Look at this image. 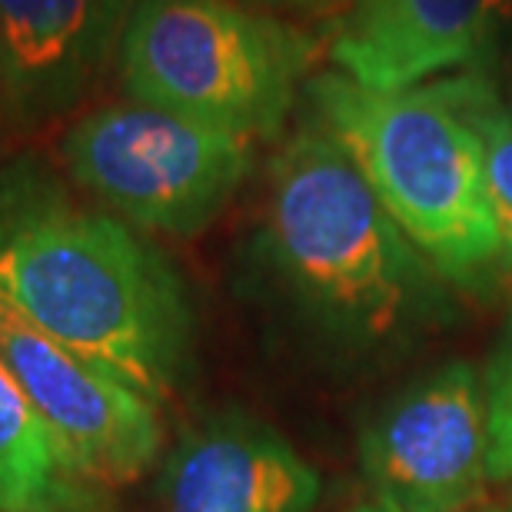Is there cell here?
<instances>
[{
	"instance_id": "cell-1",
	"label": "cell",
	"mask_w": 512,
	"mask_h": 512,
	"mask_svg": "<svg viewBox=\"0 0 512 512\" xmlns=\"http://www.w3.org/2000/svg\"><path fill=\"white\" fill-rule=\"evenodd\" d=\"M0 300L150 403L180 383L187 293L127 220L60 197L14 200L0 217Z\"/></svg>"
},
{
	"instance_id": "cell-2",
	"label": "cell",
	"mask_w": 512,
	"mask_h": 512,
	"mask_svg": "<svg viewBox=\"0 0 512 512\" xmlns=\"http://www.w3.org/2000/svg\"><path fill=\"white\" fill-rule=\"evenodd\" d=\"M306 97L316 127L350 153L436 273L466 283L503 263L483 143L439 87L380 94L330 70L306 84Z\"/></svg>"
},
{
	"instance_id": "cell-3",
	"label": "cell",
	"mask_w": 512,
	"mask_h": 512,
	"mask_svg": "<svg viewBox=\"0 0 512 512\" xmlns=\"http://www.w3.org/2000/svg\"><path fill=\"white\" fill-rule=\"evenodd\" d=\"M266 247L293 293L356 340H386L406 320L426 263L350 153L320 127L276 153Z\"/></svg>"
},
{
	"instance_id": "cell-4",
	"label": "cell",
	"mask_w": 512,
	"mask_h": 512,
	"mask_svg": "<svg viewBox=\"0 0 512 512\" xmlns=\"http://www.w3.org/2000/svg\"><path fill=\"white\" fill-rule=\"evenodd\" d=\"M320 47L243 0H137L117 67L137 104L256 140L283 127Z\"/></svg>"
},
{
	"instance_id": "cell-5",
	"label": "cell",
	"mask_w": 512,
	"mask_h": 512,
	"mask_svg": "<svg viewBox=\"0 0 512 512\" xmlns=\"http://www.w3.org/2000/svg\"><path fill=\"white\" fill-rule=\"evenodd\" d=\"M60 157L130 227L193 237L247 180L253 140L127 100L80 117L64 133Z\"/></svg>"
},
{
	"instance_id": "cell-6",
	"label": "cell",
	"mask_w": 512,
	"mask_h": 512,
	"mask_svg": "<svg viewBox=\"0 0 512 512\" xmlns=\"http://www.w3.org/2000/svg\"><path fill=\"white\" fill-rule=\"evenodd\" d=\"M0 360L14 373L74 479L120 486L160 453L157 403L94 360L67 350L0 300Z\"/></svg>"
},
{
	"instance_id": "cell-7",
	"label": "cell",
	"mask_w": 512,
	"mask_h": 512,
	"mask_svg": "<svg viewBox=\"0 0 512 512\" xmlns=\"http://www.w3.org/2000/svg\"><path fill=\"white\" fill-rule=\"evenodd\" d=\"M363 466L376 493L419 512H469L489 479L483 376L449 363L366 429Z\"/></svg>"
},
{
	"instance_id": "cell-8",
	"label": "cell",
	"mask_w": 512,
	"mask_h": 512,
	"mask_svg": "<svg viewBox=\"0 0 512 512\" xmlns=\"http://www.w3.org/2000/svg\"><path fill=\"white\" fill-rule=\"evenodd\" d=\"M256 10H316L343 77L399 94L466 67L512 20V0H247Z\"/></svg>"
},
{
	"instance_id": "cell-9",
	"label": "cell",
	"mask_w": 512,
	"mask_h": 512,
	"mask_svg": "<svg viewBox=\"0 0 512 512\" xmlns=\"http://www.w3.org/2000/svg\"><path fill=\"white\" fill-rule=\"evenodd\" d=\"M137 0H0L4 114L40 127L70 114L120 57Z\"/></svg>"
},
{
	"instance_id": "cell-10",
	"label": "cell",
	"mask_w": 512,
	"mask_h": 512,
	"mask_svg": "<svg viewBox=\"0 0 512 512\" xmlns=\"http://www.w3.org/2000/svg\"><path fill=\"white\" fill-rule=\"evenodd\" d=\"M320 473L250 416H217L190 429L167 459L163 512H310Z\"/></svg>"
},
{
	"instance_id": "cell-11",
	"label": "cell",
	"mask_w": 512,
	"mask_h": 512,
	"mask_svg": "<svg viewBox=\"0 0 512 512\" xmlns=\"http://www.w3.org/2000/svg\"><path fill=\"white\" fill-rule=\"evenodd\" d=\"M70 479L54 436L0 360V512L57 509Z\"/></svg>"
},
{
	"instance_id": "cell-12",
	"label": "cell",
	"mask_w": 512,
	"mask_h": 512,
	"mask_svg": "<svg viewBox=\"0 0 512 512\" xmlns=\"http://www.w3.org/2000/svg\"><path fill=\"white\" fill-rule=\"evenodd\" d=\"M436 87L483 143L489 207L499 230V260L512 266V114L479 77L443 80Z\"/></svg>"
},
{
	"instance_id": "cell-13",
	"label": "cell",
	"mask_w": 512,
	"mask_h": 512,
	"mask_svg": "<svg viewBox=\"0 0 512 512\" xmlns=\"http://www.w3.org/2000/svg\"><path fill=\"white\" fill-rule=\"evenodd\" d=\"M489 426V479H512V320L503 346L483 373Z\"/></svg>"
},
{
	"instance_id": "cell-14",
	"label": "cell",
	"mask_w": 512,
	"mask_h": 512,
	"mask_svg": "<svg viewBox=\"0 0 512 512\" xmlns=\"http://www.w3.org/2000/svg\"><path fill=\"white\" fill-rule=\"evenodd\" d=\"M343 512H419V509H409L403 503H396V499L373 493V499H366V503H356V506L343 509Z\"/></svg>"
},
{
	"instance_id": "cell-15",
	"label": "cell",
	"mask_w": 512,
	"mask_h": 512,
	"mask_svg": "<svg viewBox=\"0 0 512 512\" xmlns=\"http://www.w3.org/2000/svg\"><path fill=\"white\" fill-rule=\"evenodd\" d=\"M0 114H4V77H0Z\"/></svg>"
},
{
	"instance_id": "cell-16",
	"label": "cell",
	"mask_w": 512,
	"mask_h": 512,
	"mask_svg": "<svg viewBox=\"0 0 512 512\" xmlns=\"http://www.w3.org/2000/svg\"><path fill=\"white\" fill-rule=\"evenodd\" d=\"M47 512H84V509H64V506H57V509H47Z\"/></svg>"
}]
</instances>
